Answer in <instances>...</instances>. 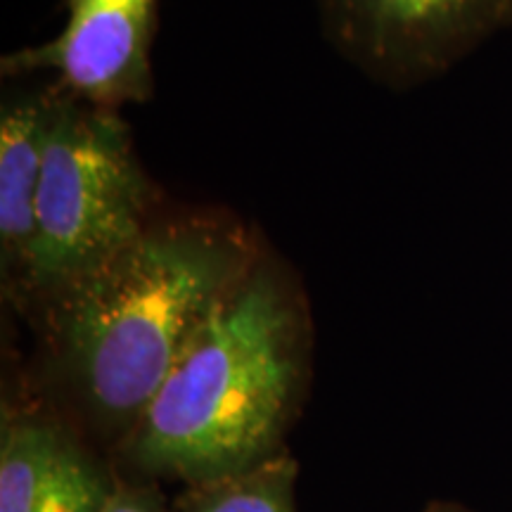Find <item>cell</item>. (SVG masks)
Listing matches in <instances>:
<instances>
[{
	"label": "cell",
	"mask_w": 512,
	"mask_h": 512,
	"mask_svg": "<svg viewBox=\"0 0 512 512\" xmlns=\"http://www.w3.org/2000/svg\"><path fill=\"white\" fill-rule=\"evenodd\" d=\"M67 10L60 34L5 55L3 74L53 72L57 88L105 110L150 100L159 0H67Z\"/></svg>",
	"instance_id": "cell-5"
},
{
	"label": "cell",
	"mask_w": 512,
	"mask_h": 512,
	"mask_svg": "<svg viewBox=\"0 0 512 512\" xmlns=\"http://www.w3.org/2000/svg\"><path fill=\"white\" fill-rule=\"evenodd\" d=\"M325 36L370 79L408 88L512 27V0H316Z\"/></svg>",
	"instance_id": "cell-4"
},
{
	"label": "cell",
	"mask_w": 512,
	"mask_h": 512,
	"mask_svg": "<svg viewBox=\"0 0 512 512\" xmlns=\"http://www.w3.org/2000/svg\"><path fill=\"white\" fill-rule=\"evenodd\" d=\"M159 214V195L121 114L53 83L34 266L19 313L29 316L50 294L110 259Z\"/></svg>",
	"instance_id": "cell-3"
},
{
	"label": "cell",
	"mask_w": 512,
	"mask_h": 512,
	"mask_svg": "<svg viewBox=\"0 0 512 512\" xmlns=\"http://www.w3.org/2000/svg\"><path fill=\"white\" fill-rule=\"evenodd\" d=\"M53 112V86L12 93L0 110V278L22 309L34 266L38 192Z\"/></svg>",
	"instance_id": "cell-7"
},
{
	"label": "cell",
	"mask_w": 512,
	"mask_h": 512,
	"mask_svg": "<svg viewBox=\"0 0 512 512\" xmlns=\"http://www.w3.org/2000/svg\"><path fill=\"white\" fill-rule=\"evenodd\" d=\"M264 245L221 211L159 214L124 249L29 313L41 389L86 439L117 453L195 332Z\"/></svg>",
	"instance_id": "cell-1"
},
{
	"label": "cell",
	"mask_w": 512,
	"mask_h": 512,
	"mask_svg": "<svg viewBox=\"0 0 512 512\" xmlns=\"http://www.w3.org/2000/svg\"><path fill=\"white\" fill-rule=\"evenodd\" d=\"M117 475L41 394L3 401L0 512H102Z\"/></svg>",
	"instance_id": "cell-6"
},
{
	"label": "cell",
	"mask_w": 512,
	"mask_h": 512,
	"mask_svg": "<svg viewBox=\"0 0 512 512\" xmlns=\"http://www.w3.org/2000/svg\"><path fill=\"white\" fill-rule=\"evenodd\" d=\"M311 335L302 287L264 247L114 453L126 479L192 486L285 453L309 384Z\"/></svg>",
	"instance_id": "cell-2"
},
{
	"label": "cell",
	"mask_w": 512,
	"mask_h": 512,
	"mask_svg": "<svg viewBox=\"0 0 512 512\" xmlns=\"http://www.w3.org/2000/svg\"><path fill=\"white\" fill-rule=\"evenodd\" d=\"M102 512H176V508L166 505L152 482L119 477Z\"/></svg>",
	"instance_id": "cell-9"
},
{
	"label": "cell",
	"mask_w": 512,
	"mask_h": 512,
	"mask_svg": "<svg viewBox=\"0 0 512 512\" xmlns=\"http://www.w3.org/2000/svg\"><path fill=\"white\" fill-rule=\"evenodd\" d=\"M425 512H470V510L456 503H432Z\"/></svg>",
	"instance_id": "cell-10"
},
{
	"label": "cell",
	"mask_w": 512,
	"mask_h": 512,
	"mask_svg": "<svg viewBox=\"0 0 512 512\" xmlns=\"http://www.w3.org/2000/svg\"><path fill=\"white\" fill-rule=\"evenodd\" d=\"M297 475L285 451L238 475L185 486L176 512H297Z\"/></svg>",
	"instance_id": "cell-8"
}]
</instances>
